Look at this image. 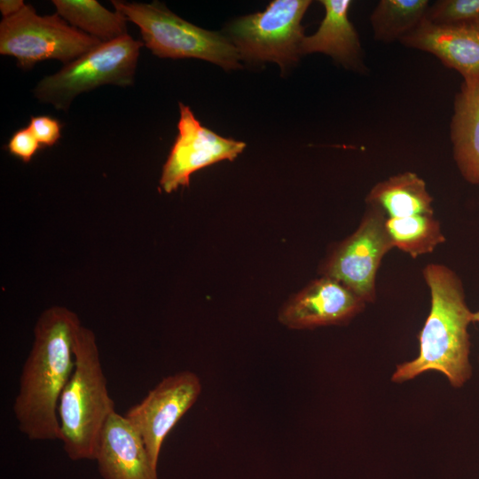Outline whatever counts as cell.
I'll return each instance as SVG.
<instances>
[{
	"mask_svg": "<svg viewBox=\"0 0 479 479\" xmlns=\"http://www.w3.org/2000/svg\"><path fill=\"white\" fill-rule=\"evenodd\" d=\"M80 325L75 312L60 306L45 310L36 321L13 404L17 426L29 440H60L59 401L73 372Z\"/></svg>",
	"mask_w": 479,
	"mask_h": 479,
	"instance_id": "1",
	"label": "cell"
},
{
	"mask_svg": "<svg viewBox=\"0 0 479 479\" xmlns=\"http://www.w3.org/2000/svg\"><path fill=\"white\" fill-rule=\"evenodd\" d=\"M422 274L430 293V309L418 335L419 353L398 364L391 381L403 383L435 371L459 389L472 376L468 326L473 311L467 304L460 278L450 267L429 263Z\"/></svg>",
	"mask_w": 479,
	"mask_h": 479,
	"instance_id": "2",
	"label": "cell"
},
{
	"mask_svg": "<svg viewBox=\"0 0 479 479\" xmlns=\"http://www.w3.org/2000/svg\"><path fill=\"white\" fill-rule=\"evenodd\" d=\"M74 368L58 406L60 441L74 460H95L102 431L115 412L94 333L80 325L75 334Z\"/></svg>",
	"mask_w": 479,
	"mask_h": 479,
	"instance_id": "3",
	"label": "cell"
},
{
	"mask_svg": "<svg viewBox=\"0 0 479 479\" xmlns=\"http://www.w3.org/2000/svg\"><path fill=\"white\" fill-rule=\"evenodd\" d=\"M115 11L140 30L142 42L160 58H194L225 70L241 67L240 55L230 38L180 18L159 1H111Z\"/></svg>",
	"mask_w": 479,
	"mask_h": 479,
	"instance_id": "4",
	"label": "cell"
},
{
	"mask_svg": "<svg viewBox=\"0 0 479 479\" xmlns=\"http://www.w3.org/2000/svg\"><path fill=\"white\" fill-rule=\"evenodd\" d=\"M143 46L142 40H136L129 34L102 43L41 79L33 89V95L41 103L67 112L81 93L107 84L131 86Z\"/></svg>",
	"mask_w": 479,
	"mask_h": 479,
	"instance_id": "5",
	"label": "cell"
},
{
	"mask_svg": "<svg viewBox=\"0 0 479 479\" xmlns=\"http://www.w3.org/2000/svg\"><path fill=\"white\" fill-rule=\"evenodd\" d=\"M100 43L69 25L57 12L38 15L29 4L0 22V53L14 57L24 70L49 59L66 65Z\"/></svg>",
	"mask_w": 479,
	"mask_h": 479,
	"instance_id": "6",
	"label": "cell"
},
{
	"mask_svg": "<svg viewBox=\"0 0 479 479\" xmlns=\"http://www.w3.org/2000/svg\"><path fill=\"white\" fill-rule=\"evenodd\" d=\"M310 4L275 0L263 12L234 20L228 33L241 59L275 62L282 68L297 61L305 37L302 20Z\"/></svg>",
	"mask_w": 479,
	"mask_h": 479,
	"instance_id": "7",
	"label": "cell"
},
{
	"mask_svg": "<svg viewBox=\"0 0 479 479\" xmlns=\"http://www.w3.org/2000/svg\"><path fill=\"white\" fill-rule=\"evenodd\" d=\"M386 220L380 208L367 204L356 231L335 247L324 266V276L339 281L365 303L375 301L378 269L394 247Z\"/></svg>",
	"mask_w": 479,
	"mask_h": 479,
	"instance_id": "8",
	"label": "cell"
},
{
	"mask_svg": "<svg viewBox=\"0 0 479 479\" xmlns=\"http://www.w3.org/2000/svg\"><path fill=\"white\" fill-rule=\"evenodd\" d=\"M201 389L193 372L166 376L124 415L142 438L156 467L165 438L195 404Z\"/></svg>",
	"mask_w": 479,
	"mask_h": 479,
	"instance_id": "9",
	"label": "cell"
},
{
	"mask_svg": "<svg viewBox=\"0 0 479 479\" xmlns=\"http://www.w3.org/2000/svg\"><path fill=\"white\" fill-rule=\"evenodd\" d=\"M178 134L163 165L160 185L165 192L188 186L195 171L216 162L233 161L246 144L221 137L204 127L190 106L179 103Z\"/></svg>",
	"mask_w": 479,
	"mask_h": 479,
	"instance_id": "10",
	"label": "cell"
},
{
	"mask_svg": "<svg viewBox=\"0 0 479 479\" xmlns=\"http://www.w3.org/2000/svg\"><path fill=\"white\" fill-rule=\"evenodd\" d=\"M365 302L339 281L322 277L311 282L282 310L279 320L294 329L348 323Z\"/></svg>",
	"mask_w": 479,
	"mask_h": 479,
	"instance_id": "11",
	"label": "cell"
},
{
	"mask_svg": "<svg viewBox=\"0 0 479 479\" xmlns=\"http://www.w3.org/2000/svg\"><path fill=\"white\" fill-rule=\"evenodd\" d=\"M400 43L433 54L460 74L463 82L479 80V20L437 26L425 20Z\"/></svg>",
	"mask_w": 479,
	"mask_h": 479,
	"instance_id": "12",
	"label": "cell"
},
{
	"mask_svg": "<svg viewBox=\"0 0 479 479\" xmlns=\"http://www.w3.org/2000/svg\"><path fill=\"white\" fill-rule=\"evenodd\" d=\"M95 460L103 479H158L142 438L116 412L102 431Z\"/></svg>",
	"mask_w": 479,
	"mask_h": 479,
	"instance_id": "13",
	"label": "cell"
},
{
	"mask_svg": "<svg viewBox=\"0 0 479 479\" xmlns=\"http://www.w3.org/2000/svg\"><path fill=\"white\" fill-rule=\"evenodd\" d=\"M350 0H321L325 16L318 30L305 36L301 52L324 53L355 71L363 72V51L357 32L349 19Z\"/></svg>",
	"mask_w": 479,
	"mask_h": 479,
	"instance_id": "14",
	"label": "cell"
},
{
	"mask_svg": "<svg viewBox=\"0 0 479 479\" xmlns=\"http://www.w3.org/2000/svg\"><path fill=\"white\" fill-rule=\"evenodd\" d=\"M450 134L460 175L479 185V80L463 82L455 96Z\"/></svg>",
	"mask_w": 479,
	"mask_h": 479,
	"instance_id": "15",
	"label": "cell"
},
{
	"mask_svg": "<svg viewBox=\"0 0 479 479\" xmlns=\"http://www.w3.org/2000/svg\"><path fill=\"white\" fill-rule=\"evenodd\" d=\"M365 200L366 204L380 208L387 218L434 215V200L426 182L411 171L391 176L377 183L366 195Z\"/></svg>",
	"mask_w": 479,
	"mask_h": 479,
	"instance_id": "16",
	"label": "cell"
},
{
	"mask_svg": "<svg viewBox=\"0 0 479 479\" xmlns=\"http://www.w3.org/2000/svg\"><path fill=\"white\" fill-rule=\"evenodd\" d=\"M52 4L69 25L102 43L128 35L126 19L97 0H53Z\"/></svg>",
	"mask_w": 479,
	"mask_h": 479,
	"instance_id": "17",
	"label": "cell"
},
{
	"mask_svg": "<svg viewBox=\"0 0 479 479\" xmlns=\"http://www.w3.org/2000/svg\"><path fill=\"white\" fill-rule=\"evenodd\" d=\"M429 5L428 0H381L370 16L374 39L400 42L426 20Z\"/></svg>",
	"mask_w": 479,
	"mask_h": 479,
	"instance_id": "18",
	"label": "cell"
},
{
	"mask_svg": "<svg viewBox=\"0 0 479 479\" xmlns=\"http://www.w3.org/2000/svg\"><path fill=\"white\" fill-rule=\"evenodd\" d=\"M386 228L394 247L412 258L432 253L446 240L441 224L434 215L387 218Z\"/></svg>",
	"mask_w": 479,
	"mask_h": 479,
	"instance_id": "19",
	"label": "cell"
},
{
	"mask_svg": "<svg viewBox=\"0 0 479 479\" xmlns=\"http://www.w3.org/2000/svg\"><path fill=\"white\" fill-rule=\"evenodd\" d=\"M426 20L453 26L479 20V0H439L429 5Z\"/></svg>",
	"mask_w": 479,
	"mask_h": 479,
	"instance_id": "20",
	"label": "cell"
},
{
	"mask_svg": "<svg viewBox=\"0 0 479 479\" xmlns=\"http://www.w3.org/2000/svg\"><path fill=\"white\" fill-rule=\"evenodd\" d=\"M27 127L42 146H52L61 137V123L49 115L31 116Z\"/></svg>",
	"mask_w": 479,
	"mask_h": 479,
	"instance_id": "21",
	"label": "cell"
},
{
	"mask_svg": "<svg viewBox=\"0 0 479 479\" xmlns=\"http://www.w3.org/2000/svg\"><path fill=\"white\" fill-rule=\"evenodd\" d=\"M41 147L28 127L16 130L7 144L9 153L24 162L30 161Z\"/></svg>",
	"mask_w": 479,
	"mask_h": 479,
	"instance_id": "22",
	"label": "cell"
},
{
	"mask_svg": "<svg viewBox=\"0 0 479 479\" xmlns=\"http://www.w3.org/2000/svg\"><path fill=\"white\" fill-rule=\"evenodd\" d=\"M25 3L22 0H1L0 12L3 18H8L18 13L24 6Z\"/></svg>",
	"mask_w": 479,
	"mask_h": 479,
	"instance_id": "23",
	"label": "cell"
},
{
	"mask_svg": "<svg viewBox=\"0 0 479 479\" xmlns=\"http://www.w3.org/2000/svg\"><path fill=\"white\" fill-rule=\"evenodd\" d=\"M472 323H479V310L472 312Z\"/></svg>",
	"mask_w": 479,
	"mask_h": 479,
	"instance_id": "24",
	"label": "cell"
}]
</instances>
